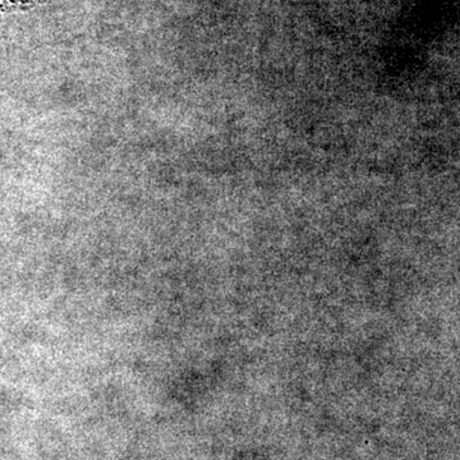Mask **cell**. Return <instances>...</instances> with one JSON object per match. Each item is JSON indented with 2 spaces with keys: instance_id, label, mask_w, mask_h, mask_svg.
<instances>
[{
  "instance_id": "1",
  "label": "cell",
  "mask_w": 460,
  "mask_h": 460,
  "mask_svg": "<svg viewBox=\"0 0 460 460\" xmlns=\"http://www.w3.org/2000/svg\"><path fill=\"white\" fill-rule=\"evenodd\" d=\"M40 0H0V8L3 9H23L32 7Z\"/></svg>"
}]
</instances>
